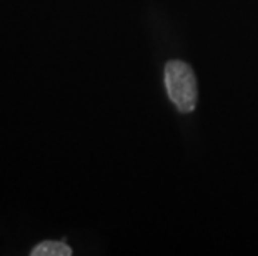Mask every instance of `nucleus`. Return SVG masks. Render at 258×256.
Returning a JSON list of instances; mask_svg holds the SVG:
<instances>
[{
	"instance_id": "f257e3e1",
	"label": "nucleus",
	"mask_w": 258,
	"mask_h": 256,
	"mask_svg": "<svg viewBox=\"0 0 258 256\" xmlns=\"http://www.w3.org/2000/svg\"><path fill=\"white\" fill-rule=\"evenodd\" d=\"M165 87L170 100L178 112L190 113L195 110L199 89L194 70L182 60H170L165 65Z\"/></svg>"
},
{
	"instance_id": "f03ea898",
	"label": "nucleus",
	"mask_w": 258,
	"mask_h": 256,
	"mask_svg": "<svg viewBox=\"0 0 258 256\" xmlns=\"http://www.w3.org/2000/svg\"><path fill=\"white\" fill-rule=\"evenodd\" d=\"M72 248L62 241H43L32 249V256H72Z\"/></svg>"
}]
</instances>
